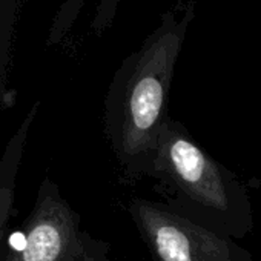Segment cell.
Here are the masks:
<instances>
[{
	"instance_id": "cell-3",
	"label": "cell",
	"mask_w": 261,
	"mask_h": 261,
	"mask_svg": "<svg viewBox=\"0 0 261 261\" xmlns=\"http://www.w3.org/2000/svg\"><path fill=\"white\" fill-rule=\"evenodd\" d=\"M16 241L2 261H112L109 244L82 229L79 214L48 177Z\"/></svg>"
},
{
	"instance_id": "cell-5",
	"label": "cell",
	"mask_w": 261,
	"mask_h": 261,
	"mask_svg": "<svg viewBox=\"0 0 261 261\" xmlns=\"http://www.w3.org/2000/svg\"><path fill=\"white\" fill-rule=\"evenodd\" d=\"M36 114L37 106H34L25 115V118L16 129V133L10 139L2 159H0V261L4 258L5 240L8 238L7 230L14 211L17 175L20 171L30 129L33 127V123L36 120Z\"/></svg>"
},
{
	"instance_id": "cell-4",
	"label": "cell",
	"mask_w": 261,
	"mask_h": 261,
	"mask_svg": "<svg viewBox=\"0 0 261 261\" xmlns=\"http://www.w3.org/2000/svg\"><path fill=\"white\" fill-rule=\"evenodd\" d=\"M126 212L152 261H253L247 249L175 212L163 201L130 198Z\"/></svg>"
},
{
	"instance_id": "cell-2",
	"label": "cell",
	"mask_w": 261,
	"mask_h": 261,
	"mask_svg": "<svg viewBox=\"0 0 261 261\" xmlns=\"http://www.w3.org/2000/svg\"><path fill=\"white\" fill-rule=\"evenodd\" d=\"M169 56H149L111 89L103 124L124 183L139 181L152 172L159 140L169 120Z\"/></svg>"
},
{
	"instance_id": "cell-1",
	"label": "cell",
	"mask_w": 261,
	"mask_h": 261,
	"mask_svg": "<svg viewBox=\"0 0 261 261\" xmlns=\"http://www.w3.org/2000/svg\"><path fill=\"white\" fill-rule=\"evenodd\" d=\"M154 189L175 212L233 240L253 229V207L246 185L215 160L178 120L169 118L159 140Z\"/></svg>"
},
{
	"instance_id": "cell-6",
	"label": "cell",
	"mask_w": 261,
	"mask_h": 261,
	"mask_svg": "<svg viewBox=\"0 0 261 261\" xmlns=\"http://www.w3.org/2000/svg\"><path fill=\"white\" fill-rule=\"evenodd\" d=\"M23 0H0V105L10 97V69L16 27Z\"/></svg>"
}]
</instances>
